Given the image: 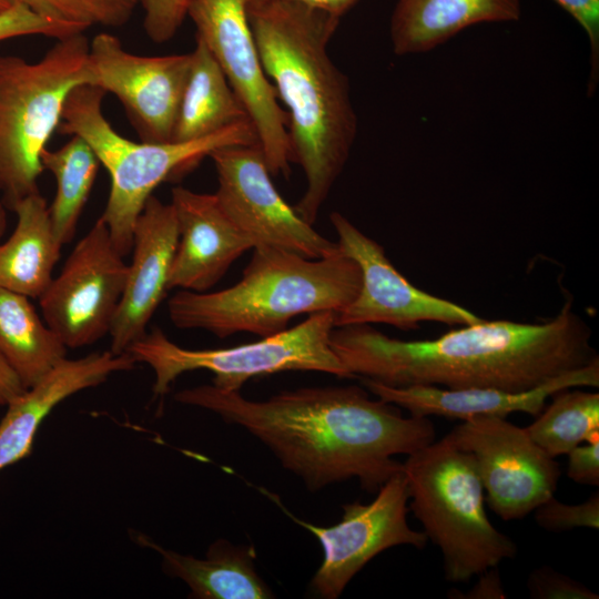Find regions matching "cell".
Returning a JSON list of instances; mask_svg holds the SVG:
<instances>
[{
  "instance_id": "obj_1",
  "label": "cell",
  "mask_w": 599,
  "mask_h": 599,
  "mask_svg": "<svg viewBox=\"0 0 599 599\" xmlns=\"http://www.w3.org/2000/svg\"><path fill=\"white\" fill-rule=\"evenodd\" d=\"M174 399L246 429L312 491L356 478L362 489L377 493L402 470L396 455L408 456L436 438L429 418L406 417L355 385L305 387L251 400L212 384L180 390Z\"/></svg>"
},
{
  "instance_id": "obj_2",
  "label": "cell",
  "mask_w": 599,
  "mask_h": 599,
  "mask_svg": "<svg viewBox=\"0 0 599 599\" xmlns=\"http://www.w3.org/2000/svg\"><path fill=\"white\" fill-rule=\"evenodd\" d=\"M591 331L567 301L542 323L463 325L435 339L393 338L370 324L334 327L331 346L354 376L393 387L525 392L599 359Z\"/></svg>"
},
{
  "instance_id": "obj_3",
  "label": "cell",
  "mask_w": 599,
  "mask_h": 599,
  "mask_svg": "<svg viewBox=\"0 0 599 599\" xmlns=\"http://www.w3.org/2000/svg\"><path fill=\"white\" fill-rule=\"evenodd\" d=\"M246 12L265 73L287 109L293 162L306 180L294 209L313 225L357 134L348 80L328 54L341 19L284 0H246Z\"/></svg>"
},
{
  "instance_id": "obj_4",
  "label": "cell",
  "mask_w": 599,
  "mask_h": 599,
  "mask_svg": "<svg viewBox=\"0 0 599 599\" xmlns=\"http://www.w3.org/2000/svg\"><path fill=\"white\" fill-rule=\"evenodd\" d=\"M253 250L236 284L216 292H176L167 302L174 326L220 338L240 332L267 337L297 315L341 312L361 290L359 266L341 250L319 258L273 246Z\"/></svg>"
},
{
  "instance_id": "obj_5",
  "label": "cell",
  "mask_w": 599,
  "mask_h": 599,
  "mask_svg": "<svg viewBox=\"0 0 599 599\" xmlns=\"http://www.w3.org/2000/svg\"><path fill=\"white\" fill-rule=\"evenodd\" d=\"M105 94L94 84L73 89L58 130L87 141L109 172L111 187L101 219L118 251L126 256L132 250L135 221L159 184L191 169L220 148L253 144L257 139L251 121L245 120L197 140L134 142L119 134L104 116Z\"/></svg>"
},
{
  "instance_id": "obj_6",
  "label": "cell",
  "mask_w": 599,
  "mask_h": 599,
  "mask_svg": "<svg viewBox=\"0 0 599 599\" xmlns=\"http://www.w3.org/2000/svg\"><path fill=\"white\" fill-rule=\"evenodd\" d=\"M409 508L443 557L445 579L465 582L512 559L516 542L485 509V493L471 454L446 435L402 463Z\"/></svg>"
},
{
  "instance_id": "obj_7",
  "label": "cell",
  "mask_w": 599,
  "mask_h": 599,
  "mask_svg": "<svg viewBox=\"0 0 599 599\" xmlns=\"http://www.w3.org/2000/svg\"><path fill=\"white\" fill-rule=\"evenodd\" d=\"M83 33L58 39L37 62L0 55V192L12 209L40 192L41 154L62 120L70 92L97 85Z\"/></svg>"
},
{
  "instance_id": "obj_8",
  "label": "cell",
  "mask_w": 599,
  "mask_h": 599,
  "mask_svg": "<svg viewBox=\"0 0 599 599\" xmlns=\"http://www.w3.org/2000/svg\"><path fill=\"white\" fill-rule=\"evenodd\" d=\"M334 317V312L314 313L296 326L257 342L215 349L181 347L154 327L126 353L135 363L151 367L155 395L166 394L180 375L197 369L213 373V385L225 390H240L253 377L287 370L353 377L331 346Z\"/></svg>"
},
{
  "instance_id": "obj_9",
  "label": "cell",
  "mask_w": 599,
  "mask_h": 599,
  "mask_svg": "<svg viewBox=\"0 0 599 599\" xmlns=\"http://www.w3.org/2000/svg\"><path fill=\"white\" fill-rule=\"evenodd\" d=\"M186 17L244 106L271 174L287 175L293 162L288 116L263 68L246 0H190Z\"/></svg>"
},
{
  "instance_id": "obj_10",
  "label": "cell",
  "mask_w": 599,
  "mask_h": 599,
  "mask_svg": "<svg viewBox=\"0 0 599 599\" xmlns=\"http://www.w3.org/2000/svg\"><path fill=\"white\" fill-rule=\"evenodd\" d=\"M447 436L471 454L485 502L502 520L521 519L555 496L560 466L525 427L506 417L476 416L463 420Z\"/></svg>"
},
{
  "instance_id": "obj_11",
  "label": "cell",
  "mask_w": 599,
  "mask_h": 599,
  "mask_svg": "<svg viewBox=\"0 0 599 599\" xmlns=\"http://www.w3.org/2000/svg\"><path fill=\"white\" fill-rule=\"evenodd\" d=\"M126 274L124 256L100 217L38 298L44 322L67 348L89 346L109 334Z\"/></svg>"
},
{
  "instance_id": "obj_12",
  "label": "cell",
  "mask_w": 599,
  "mask_h": 599,
  "mask_svg": "<svg viewBox=\"0 0 599 599\" xmlns=\"http://www.w3.org/2000/svg\"><path fill=\"white\" fill-rule=\"evenodd\" d=\"M215 166L220 205L255 246H273L308 258L339 250L301 217L280 195L258 143L220 148Z\"/></svg>"
},
{
  "instance_id": "obj_13",
  "label": "cell",
  "mask_w": 599,
  "mask_h": 599,
  "mask_svg": "<svg viewBox=\"0 0 599 599\" xmlns=\"http://www.w3.org/2000/svg\"><path fill=\"white\" fill-rule=\"evenodd\" d=\"M368 504L343 505L342 519L329 527L303 521L278 506L312 532L323 548V561L311 581V590L325 599L338 598L352 578L378 554L395 546L423 549L428 539L407 521L408 488L403 471L395 474Z\"/></svg>"
},
{
  "instance_id": "obj_14",
  "label": "cell",
  "mask_w": 599,
  "mask_h": 599,
  "mask_svg": "<svg viewBox=\"0 0 599 599\" xmlns=\"http://www.w3.org/2000/svg\"><path fill=\"white\" fill-rule=\"evenodd\" d=\"M329 219L339 250L357 263L362 273L361 290L335 314V327L383 323L407 331L423 322L463 326L483 319L464 306L412 285L387 258L383 246L343 214L333 212Z\"/></svg>"
},
{
  "instance_id": "obj_15",
  "label": "cell",
  "mask_w": 599,
  "mask_h": 599,
  "mask_svg": "<svg viewBox=\"0 0 599 599\" xmlns=\"http://www.w3.org/2000/svg\"><path fill=\"white\" fill-rule=\"evenodd\" d=\"M97 85L122 103L140 141L172 140L186 83L191 52L140 55L126 51L113 34H97L89 45Z\"/></svg>"
},
{
  "instance_id": "obj_16",
  "label": "cell",
  "mask_w": 599,
  "mask_h": 599,
  "mask_svg": "<svg viewBox=\"0 0 599 599\" xmlns=\"http://www.w3.org/2000/svg\"><path fill=\"white\" fill-rule=\"evenodd\" d=\"M132 261L124 291L109 334L110 351L126 353L146 334V326L169 291V275L179 242V227L171 203L151 195L133 227Z\"/></svg>"
},
{
  "instance_id": "obj_17",
  "label": "cell",
  "mask_w": 599,
  "mask_h": 599,
  "mask_svg": "<svg viewBox=\"0 0 599 599\" xmlns=\"http://www.w3.org/2000/svg\"><path fill=\"white\" fill-rule=\"evenodd\" d=\"M179 242L167 288L207 292L254 244L227 216L214 193L183 186L171 191Z\"/></svg>"
},
{
  "instance_id": "obj_18",
  "label": "cell",
  "mask_w": 599,
  "mask_h": 599,
  "mask_svg": "<svg viewBox=\"0 0 599 599\" xmlns=\"http://www.w3.org/2000/svg\"><path fill=\"white\" fill-rule=\"evenodd\" d=\"M361 382L375 397L415 417L438 416L461 422L476 416L507 417L512 413L536 417L544 409L546 400L557 392L572 387L598 388L599 359L525 392L497 388L451 389L434 385L393 387L362 377Z\"/></svg>"
},
{
  "instance_id": "obj_19",
  "label": "cell",
  "mask_w": 599,
  "mask_h": 599,
  "mask_svg": "<svg viewBox=\"0 0 599 599\" xmlns=\"http://www.w3.org/2000/svg\"><path fill=\"white\" fill-rule=\"evenodd\" d=\"M129 353L97 352L77 359L63 358L39 382L12 398L0 419V471L28 457L47 416L75 393L95 387L111 375L131 370Z\"/></svg>"
},
{
  "instance_id": "obj_20",
  "label": "cell",
  "mask_w": 599,
  "mask_h": 599,
  "mask_svg": "<svg viewBox=\"0 0 599 599\" xmlns=\"http://www.w3.org/2000/svg\"><path fill=\"white\" fill-rule=\"evenodd\" d=\"M520 16V0H398L390 42L397 55L424 53L475 24L511 22Z\"/></svg>"
},
{
  "instance_id": "obj_21",
  "label": "cell",
  "mask_w": 599,
  "mask_h": 599,
  "mask_svg": "<svg viewBox=\"0 0 599 599\" xmlns=\"http://www.w3.org/2000/svg\"><path fill=\"white\" fill-rule=\"evenodd\" d=\"M134 540L161 557L166 575L182 580L197 599H267L274 595L256 572L253 546L216 540L204 558L166 549L141 532Z\"/></svg>"
},
{
  "instance_id": "obj_22",
  "label": "cell",
  "mask_w": 599,
  "mask_h": 599,
  "mask_svg": "<svg viewBox=\"0 0 599 599\" xmlns=\"http://www.w3.org/2000/svg\"><path fill=\"white\" fill-rule=\"evenodd\" d=\"M13 233L0 243V287L39 298L51 283L62 243L57 237L49 205L40 192L18 201Z\"/></svg>"
},
{
  "instance_id": "obj_23",
  "label": "cell",
  "mask_w": 599,
  "mask_h": 599,
  "mask_svg": "<svg viewBox=\"0 0 599 599\" xmlns=\"http://www.w3.org/2000/svg\"><path fill=\"white\" fill-rule=\"evenodd\" d=\"M245 120L247 113L222 69L196 38L171 141L202 139Z\"/></svg>"
},
{
  "instance_id": "obj_24",
  "label": "cell",
  "mask_w": 599,
  "mask_h": 599,
  "mask_svg": "<svg viewBox=\"0 0 599 599\" xmlns=\"http://www.w3.org/2000/svg\"><path fill=\"white\" fill-rule=\"evenodd\" d=\"M67 347L41 319L30 297L0 287V355L26 388L65 358Z\"/></svg>"
},
{
  "instance_id": "obj_25",
  "label": "cell",
  "mask_w": 599,
  "mask_h": 599,
  "mask_svg": "<svg viewBox=\"0 0 599 599\" xmlns=\"http://www.w3.org/2000/svg\"><path fill=\"white\" fill-rule=\"evenodd\" d=\"M70 136L60 149H44L41 154L43 170L51 172L57 183L49 214L62 244L74 237L101 164L87 141L79 135Z\"/></svg>"
},
{
  "instance_id": "obj_26",
  "label": "cell",
  "mask_w": 599,
  "mask_h": 599,
  "mask_svg": "<svg viewBox=\"0 0 599 599\" xmlns=\"http://www.w3.org/2000/svg\"><path fill=\"white\" fill-rule=\"evenodd\" d=\"M526 428L549 456L567 455L580 444L599 440V393L566 388Z\"/></svg>"
},
{
  "instance_id": "obj_27",
  "label": "cell",
  "mask_w": 599,
  "mask_h": 599,
  "mask_svg": "<svg viewBox=\"0 0 599 599\" xmlns=\"http://www.w3.org/2000/svg\"><path fill=\"white\" fill-rule=\"evenodd\" d=\"M537 525L550 532H564L575 528H599V494L593 493L579 504H566L552 496L535 510Z\"/></svg>"
},
{
  "instance_id": "obj_28",
  "label": "cell",
  "mask_w": 599,
  "mask_h": 599,
  "mask_svg": "<svg viewBox=\"0 0 599 599\" xmlns=\"http://www.w3.org/2000/svg\"><path fill=\"white\" fill-rule=\"evenodd\" d=\"M529 596L534 599H598L599 596L580 581L552 567L534 569L527 580Z\"/></svg>"
},
{
  "instance_id": "obj_29",
  "label": "cell",
  "mask_w": 599,
  "mask_h": 599,
  "mask_svg": "<svg viewBox=\"0 0 599 599\" xmlns=\"http://www.w3.org/2000/svg\"><path fill=\"white\" fill-rule=\"evenodd\" d=\"M189 2L190 0H140L146 35L155 43L171 40L186 18Z\"/></svg>"
},
{
  "instance_id": "obj_30",
  "label": "cell",
  "mask_w": 599,
  "mask_h": 599,
  "mask_svg": "<svg viewBox=\"0 0 599 599\" xmlns=\"http://www.w3.org/2000/svg\"><path fill=\"white\" fill-rule=\"evenodd\" d=\"M32 34L47 35L58 40L75 33L39 17L21 4L13 3L9 9L0 13V42Z\"/></svg>"
},
{
  "instance_id": "obj_31",
  "label": "cell",
  "mask_w": 599,
  "mask_h": 599,
  "mask_svg": "<svg viewBox=\"0 0 599 599\" xmlns=\"http://www.w3.org/2000/svg\"><path fill=\"white\" fill-rule=\"evenodd\" d=\"M39 17L62 26L73 33H83L94 21L81 0H10Z\"/></svg>"
},
{
  "instance_id": "obj_32",
  "label": "cell",
  "mask_w": 599,
  "mask_h": 599,
  "mask_svg": "<svg viewBox=\"0 0 599 599\" xmlns=\"http://www.w3.org/2000/svg\"><path fill=\"white\" fill-rule=\"evenodd\" d=\"M562 8L585 31L591 59V81L595 89L599 69V0H552Z\"/></svg>"
},
{
  "instance_id": "obj_33",
  "label": "cell",
  "mask_w": 599,
  "mask_h": 599,
  "mask_svg": "<svg viewBox=\"0 0 599 599\" xmlns=\"http://www.w3.org/2000/svg\"><path fill=\"white\" fill-rule=\"evenodd\" d=\"M567 476L581 485L599 486V440L580 444L568 454Z\"/></svg>"
},
{
  "instance_id": "obj_34",
  "label": "cell",
  "mask_w": 599,
  "mask_h": 599,
  "mask_svg": "<svg viewBox=\"0 0 599 599\" xmlns=\"http://www.w3.org/2000/svg\"><path fill=\"white\" fill-rule=\"evenodd\" d=\"M94 24L120 27L125 24L140 0H81Z\"/></svg>"
},
{
  "instance_id": "obj_35",
  "label": "cell",
  "mask_w": 599,
  "mask_h": 599,
  "mask_svg": "<svg viewBox=\"0 0 599 599\" xmlns=\"http://www.w3.org/2000/svg\"><path fill=\"white\" fill-rule=\"evenodd\" d=\"M498 567L488 569L478 575V581L473 589L464 593L468 599H500L506 598L505 590L497 570Z\"/></svg>"
},
{
  "instance_id": "obj_36",
  "label": "cell",
  "mask_w": 599,
  "mask_h": 599,
  "mask_svg": "<svg viewBox=\"0 0 599 599\" xmlns=\"http://www.w3.org/2000/svg\"><path fill=\"white\" fill-rule=\"evenodd\" d=\"M24 389L18 375L0 355V407L6 406Z\"/></svg>"
},
{
  "instance_id": "obj_37",
  "label": "cell",
  "mask_w": 599,
  "mask_h": 599,
  "mask_svg": "<svg viewBox=\"0 0 599 599\" xmlns=\"http://www.w3.org/2000/svg\"><path fill=\"white\" fill-rule=\"evenodd\" d=\"M297 2L315 9L323 10L329 14L342 19L351 9H353L361 0H284Z\"/></svg>"
},
{
  "instance_id": "obj_38",
  "label": "cell",
  "mask_w": 599,
  "mask_h": 599,
  "mask_svg": "<svg viewBox=\"0 0 599 599\" xmlns=\"http://www.w3.org/2000/svg\"><path fill=\"white\" fill-rule=\"evenodd\" d=\"M7 224H8V221H7L6 205L2 203V201H0V241L7 230Z\"/></svg>"
},
{
  "instance_id": "obj_39",
  "label": "cell",
  "mask_w": 599,
  "mask_h": 599,
  "mask_svg": "<svg viewBox=\"0 0 599 599\" xmlns=\"http://www.w3.org/2000/svg\"><path fill=\"white\" fill-rule=\"evenodd\" d=\"M13 3L10 0H0V13L9 9Z\"/></svg>"
}]
</instances>
